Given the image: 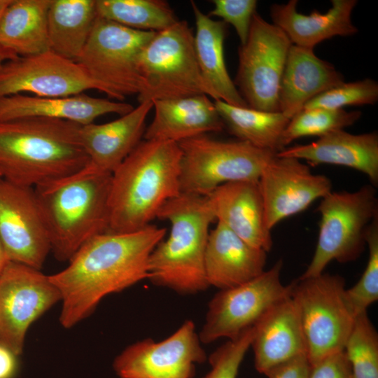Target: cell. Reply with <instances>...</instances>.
<instances>
[{
	"mask_svg": "<svg viewBox=\"0 0 378 378\" xmlns=\"http://www.w3.org/2000/svg\"><path fill=\"white\" fill-rule=\"evenodd\" d=\"M81 125L66 120L26 118L0 122V174L36 188L74 175L87 164Z\"/></svg>",
	"mask_w": 378,
	"mask_h": 378,
	"instance_id": "7a4b0ae2",
	"label": "cell"
},
{
	"mask_svg": "<svg viewBox=\"0 0 378 378\" xmlns=\"http://www.w3.org/2000/svg\"><path fill=\"white\" fill-rule=\"evenodd\" d=\"M61 300L49 275L8 261L0 273V344L20 355L30 325Z\"/></svg>",
	"mask_w": 378,
	"mask_h": 378,
	"instance_id": "4fadbf2b",
	"label": "cell"
},
{
	"mask_svg": "<svg viewBox=\"0 0 378 378\" xmlns=\"http://www.w3.org/2000/svg\"><path fill=\"white\" fill-rule=\"evenodd\" d=\"M0 239L8 261L41 270L51 248L34 188L0 178Z\"/></svg>",
	"mask_w": 378,
	"mask_h": 378,
	"instance_id": "9a60e30c",
	"label": "cell"
},
{
	"mask_svg": "<svg viewBox=\"0 0 378 378\" xmlns=\"http://www.w3.org/2000/svg\"><path fill=\"white\" fill-rule=\"evenodd\" d=\"M316 211L321 214L316 247L300 279L321 274L333 260L345 263L360 255L367 230L378 216L376 188L368 184L354 192L331 191Z\"/></svg>",
	"mask_w": 378,
	"mask_h": 378,
	"instance_id": "ba28073f",
	"label": "cell"
},
{
	"mask_svg": "<svg viewBox=\"0 0 378 378\" xmlns=\"http://www.w3.org/2000/svg\"><path fill=\"white\" fill-rule=\"evenodd\" d=\"M344 351L353 378H378V334L367 312L356 316Z\"/></svg>",
	"mask_w": 378,
	"mask_h": 378,
	"instance_id": "d6a6232c",
	"label": "cell"
},
{
	"mask_svg": "<svg viewBox=\"0 0 378 378\" xmlns=\"http://www.w3.org/2000/svg\"><path fill=\"white\" fill-rule=\"evenodd\" d=\"M343 83L342 74L314 49L292 44L280 83L279 111L290 119L311 99Z\"/></svg>",
	"mask_w": 378,
	"mask_h": 378,
	"instance_id": "cb8c5ba5",
	"label": "cell"
},
{
	"mask_svg": "<svg viewBox=\"0 0 378 378\" xmlns=\"http://www.w3.org/2000/svg\"><path fill=\"white\" fill-rule=\"evenodd\" d=\"M215 220L251 246L269 252L273 244L266 225L258 182L221 185L206 196Z\"/></svg>",
	"mask_w": 378,
	"mask_h": 378,
	"instance_id": "d6986e66",
	"label": "cell"
},
{
	"mask_svg": "<svg viewBox=\"0 0 378 378\" xmlns=\"http://www.w3.org/2000/svg\"><path fill=\"white\" fill-rule=\"evenodd\" d=\"M151 109L153 102H141L113 121L81 125L80 137L88 160L71 177L112 174L144 139L146 120Z\"/></svg>",
	"mask_w": 378,
	"mask_h": 378,
	"instance_id": "ac0fdd59",
	"label": "cell"
},
{
	"mask_svg": "<svg viewBox=\"0 0 378 378\" xmlns=\"http://www.w3.org/2000/svg\"><path fill=\"white\" fill-rule=\"evenodd\" d=\"M309 378H353L344 351L328 356L312 365Z\"/></svg>",
	"mask_w": 378,
	"mask_h": 378,
	"instance_id": "74e56055",
	"label": "cell"
},
{
	"mask_svg": "<svg viewBox=\"0 0 378 378\" xmlns=\"http://www.w3.org/2000/svg\"><path fill=\"white\" fill-rule=\"evenodd\" d=\"M178 144L181 152V192L204 197L227 183L258 182L277 153L246 141H221L206 134Z\"/></svg>",
	"mask_w": 378,
	"mask_h": 378,
	"instance_id": "52a82bcc",
	"label": "cell"
},
{
	"mask_svg": "<svg viewBox=\"0 0 378 378\" xmlns=\"http://www.w3.org/2000/svg\"><path fill=\"white\" fill-rule=\"evenodd\" d=\"M52 0H12L0 20V46L18 56L50 50L48 13Z\"/></svg>",
	"mask_w": 378,
	"mask_h": 378,
	"instance_id": "83f0119b",
	"label": "cell"
},
{
	"mask_svg": "<svg viewBox=\"0 0 378 378\" xmlns=\"http://www.w3.org/2000/svg\"><path fill=\"white\" fill-rule=\"evenodd\" d=\"M281 260L257 277L234 287L219 290L208 304L198 332L202 344L234 339L254 327L277 303L291 295L293 284H283Z\"/></svg>",
	"mask_w": 378,
	"mask_h": 378,
	"instance_id": "8fae6325",
	"label": "cell"
},
{
	"mask_svg": "<svg viewBox=\"0 0 378 378\" xmlns=\"http://www.w3.org/2000/svg\"><path fill=\"white\" fill-rule=\"evenodd\" d=\"M98 17L141 31H160L178 20L162 0H96Z\"/></svg>",
	"mask_w": 378,
	"mask_h": 378,
	"instance_id": "4dcf8cb0",
	"label": "cell"
},
{
	"mask_svg": "<svg viewBox=\"0 0 378 378\" xmlns=\"http://www.w3.org/2000/svg\"><path fill=\"white\" fill-rule=\"evenodd\" d=\"M365 243L368 259L358 281L345 290V298L353 313L357 316L378 300V216L369 225Z\"/></svg>",
	"mask_w": 378,
	"mask_h": 378,
	"instance_id": "836d02e7",
	"label": "cell"
},
{
	"mask_svg": "<svg viewBox=\"0 0 378 378\" xmlns=\"http://www.w3.org/2000/svg\"><path fill=\"white\" fill-rule=\"evenodd\" d=\"M139 103L196 94L218 97L203 78L196 59L194 34L185 20L157 31L137 59Z\"/></svg>",
	"mask_w": 378,
	"mask_h": 378,
	"instance_id": "8992f818",
	"label": "cell"
},
{
	"mask_svg": "<svg viewBox=\"0 0 378 378\" xmlns=\"http://www.w3.org/2000/svg\"><path fill=\"white\" fill-rule=\"evenodd\" d=\"M276 155L306 160L312 166L330 164L344 166L365 174L370 184H378V134H352L340 130L308 144L285 148Z\"/></svg>",
	"mask_w": 378,
	"mask_h": 378,
	"instance_id": "7402d4cb",
	"label": "cell"
},
{
	"mask_svg": "<svg viewBox=\"0 0 378 378\" xmlns=\"http://www.w3.org/2000/svg\"><path fill=\"white\" fill-rule=\"evenodd\" d=\"M267 252L255 248L217 222L209 231L204 269L209 286L219 290L246 283L265 271Z\"/></svg>",
	"mask_w": 378,
	"mask_h": 378,
	"instance_id": "44dd1931",
	"label": "cell"
},
{
	"mask_svg": "<svg viewBox=\"0 0 378 378\" xmlns=\"http://www.w3.org/2000/svg\"><path fill=\"white\" fill-rule=\"evenodd\" d=\"M214 102L225 127L238 140L276 153L284 148L282 135L290 119L282 113L238 107L220 99Z\"/></svg>",
	"mask_w": 378,
	"mask_h": 378,
	"instance_id": "f546056e",
	"label": "cell"
},
{
	"mask_svg": "<svg viewBox=\"0 0 378 378\" xmlns=\"http://www.w3.org/2000/svg\"><path fill=\"white\" fill-rule=\"evenodd\" d=\"M157 218L168 221L170 231L150 253L148 279L182 295L206 290L205 253L216 220L207 197L181 192L164 203Z\"/></svg>",
	"mask_w": 378,
	"mask_h": 378,
	"instance_id": "277c9868",
	"label": "cell"
},
{
	"mask_svg": "<svg viewBox=\"0 0 378 378\" xmlns=\"http://www.w3.org/2000/svg\"><path fill=\"white\" fill-rule=\"evenodd\" d=\"M253 333V327L217 348L209 357L211 369L203 378H237Z\"/></svg>",
	"mask_w": 378,
	"mask_h": 378,
	"instance_id": "d590c367",
	"label": "cell"
},
{
	"mask_svg": "<svg viewBox=\"0 0 378 378\" xmlns=\"http://www.w3.org/2000/svg\"><path fill=\"white\" fill-rule=\"evenodd\" d=\"M8 260L6 257L5 252L0 239V273L3 270Z\"/></svg>",
	"mask_w": 378,
	"mask_h": 378,
	"instance_id": "b9f144b4",
	"label": "cell"
},
{
	"mask_svg": "<svg viewBox=\"0 0 378 378\" xmlns=\"http://www.w3.org/2000/svg\"><path fill=\"white\" fill-rule=\"evenodd\" d=\"M97 17L96 0H52L48 13L50 50L75 61Z\"/></svg>",
	"mask_w": 378,
	"mask_h": 378,
	"instance_id": "f1b7e54d",
	"label": "cell"
},
{
	"mask_svg": "<svg viewBox=\"0 0 378 378\" xmlns=\"http://www.w3.org/2000/svg\"><path fill=\"white\" fill-rule=\"evenodd\" d=\"M134 107L122 102L97 98L85 93L64 97H48L17 94L0 97V122L26 118H46L92 123L97 118L116 113L120 115Z\"/></svg>",
	"mask_w": 378,
	"mask_h": 378,
	"instance_id": "ffe728a7",
	"label": "cell"
},
{
	"mask_svg": "<svg viewBox=\"0 0 378 378\" xmlns=\"http://www.w3.org/2000/svg\"><path fill=\"white\" fill-rule=\"evenodd\" d=\"M214 7L208 14L209 17L221 18L225 23L234 28L241 45L248 38L249 29L258 1L255 0H213Z\"/></svg>",
	"mask_w": 378,
	"mask_h": 378,
	"instance_id": "8d00e7d4",
	"label": "cell"
},
{
	"mask_svg": "<svg viewBox=\"0 0 378 378\" xmlns=\"http://www.w3.org/2000/svg\"><path fill=\"white\" fill-rule=\"evenodd\" d=\"M178 144L143 139L112 173L107 232L139 230L181 193Z\"/></svg>",
	"mask_w": 378,
	"mask_h": 378,
	"instance_id": "3957f363",
	"label": "cell"
},
{
	"mask_svg": "<svg viewBox=\"0 0 378 378\" xmlns=\"http://www.w3.org/2000/svg\"><path fill=\"white\" fill-rule=\"evenodd\" d=\"M378 99V84L365 78L331 88L311 99L303 108L341 109L345 106L374 104Z\"/></svg>",
	"mask_w": 378,
	"mask_h": 378,
	"instance_id": "e575fe53",
	"label": "cell"
},
{
	"mask_svg": "<svg viewBox=\"0 0 378 378\" xmlns=\"http://www.w3.org/2000/svg\"><path fill=\"white\" fill-rule=\"evenodd\" d=\"M0 178H1V174H0Z\"/></svg>",
	"mask_w": 378,
	"mask_h": 378,
	"instance_id": "ee69618b",
	"label": "cell"
},
{
	"mask_svg": "<svg viewBox=\"0 0 378 378\" xmlns=\"http://www.w3.org/2000/svg\"><path fill=\"white\" fill-rule=\"evenodd\" d=\"M18 55L9 49L0 46V67L6 62L17 57Z\"/></svg>",
	"mask_w": 378,
	"mask_h": 378,
	"instance_id": "60d3db41",
	"label": "cell"
},
{
	"mask_svg": "<svg viewBox=\"0 0 378 378\" xmlns=\"http://www.w3.org/2000/svg\"><path fill=\"white\" fill-rule=\"evenodd\" d=\"M258 184L270 230L332 191L326 176L312 173L308 164L298 159L276 155L263 169Z\"/></svg>",
	"mask_w": 378,
	"mask_h": 378,
	"instance_id": "e0dca14e",
	"label": "cell"
},
{
	"mask_svg": "<svg viewBox=\"0 0 378 378\" xmlns=\"http://www.w3.org/2000/svg\"><path fill=\"white\" fill-rule=\"evenodd\" d=\"M166 232L150 224L132 232L99 234L77 251L65 269L49 275L61 294L62 326L72 328L108 295L148 279L149 257Z\"/></svg>",
	"mask_w": 378,
	"mask_h": 378,
	"instance_id": "6da1fadb",
	"label": "cell"
},
{
	"mask_svg": "<svg viewBox=\"0 0 378 378\" xmlns=\"http://www.w3.org/2000/svg\"><path fill=\"white\" fill-rule=\"evenodd\" d=\"M195 22L194 48L201 74L218 100L238 107H248L230 78L224 57L227 24L214 20L190 1Z\"/></svg>",
	"mask_w": 378,
	"mask_h": 378,
	"instance_id": "4316f807",
	"label": "cell"
},
{
	"mask_svg": "<svg viewBox=\"0 0 378 378\" xmlns=\"http://www.w3.org/2000/svg\"><path fill=\"white\" fill-rule=\"evenodd\" d=\"M16 356L0 344V378H12L17 369Z\"/></svg>",
	"mask_w": 378,
	"mask_h": 378,
	"instance_id": "ab89813d",
	"label": "cell"
},
{
	"mask_svg": "<svg viewBox=\"0 0 378 378\" xmlns=\"http://www.w3.org/2000/svg\"><path fill=\"white\" fill-rule=\"evenodd\" d=\"M153 118L146 127L144 139L183 140L225 127L214 102L206 94L153 101Z\"/></svg>",
	"mask_w": 378,
	"mask_h": 378,
	"instance_id": "603a6c76",
	"label": "cell"
},
{
	"mask_svg": "<svg viewBox=\"0 0 378 378\" xmlns=\"http://www.w3.org/2000/svg\"><path fill=\"white\" fill-rule=\"evenodd\" d=\"M104 89L76 62L53 51L18 56L0 67V97L30 93L38 97H64Z\"/></svg>",
	"mask_w": 378,
	"mask_h": 378,
	"instance_id": "2e32d148",
	"label": "cell"
},
{
	"mask_svg": "<svg viewBox=\"0 0 378 378\" xmlns=\"http://www.w3.org/2000/svg\"><path fill=\"white\" fill-rule=\"evenodd\" d=\"M326 13L313 11L304 15L297 10L298 1L274 4L270 7L273 24L281 29L293 45L314 49L324 40L336 36H347L358 32L351 22L356 0H332Z\"/></svg>",
	"mask_w": 378,
	"mask_h": 378,
	"instance_id": "484cf974",
	"label": "cell"
},
{
	"mask_svg": "<svg viewBox=\"0 0 378 378\" xmlns=\"http://www.w3.org/2000/svg\"><path fill=\"white\" fill-rule=\"evenodd\" d=\"M361 116L358 111L322 108H303L289 120L283 135L285 148L294 140L307 136H323L354 125Z\"/></svg>",
	"mask_w": 378,
	"mask_h": 378,
	"instance_id": "1f68e13d",
	"label": "cell"
},
{
	"mask_svg": "<svg viewBox=\"0 0 378 378\" xmlns=\"http://www.w3.org/2000/svg\"><path fill=\"white\" fill-rule=\"evenodd\" d=\"M251 346L255 368L265 374L274 366L306 354L307 346L291 295L274 305L253 327Z\"/></svg>",
	"mask_w": 378,
	"mask_h": 378,
	"instance_id": "d4e9b609",
	"label": "cell"
},
{
	"mask_svg": "<svg viewBox=\"0 0 378 378\" xmlns=\"http://www.w3.org/2000/svg\"><path fill=\"white\" fill-rule=\"evenodd\" d=\"M292 284L291 297L299 313L312 365L344 351L356 316L345 298L344 279L323 272L299 278Z\"/></svg>",
	"mask_w": 378,
	"mask_h": 378,
	"instance_id": "9c48e42d",
	"label": "cell"
},
{
	"mask_svg": "<svg viewBox=\"0 0 378 378\" xmlns=\"http://www.w3.org/2000/svg\"><path fill=\"white\" fill-rule=\"evenodd\" d=\"M156 32L130 29L97 16L75 62L108 97L122 102L140 92L138 57Z\"/></svg>",
	"mask_w": 378,
	"mask_h": 378,
	"instance_id": "30bf717a",
	"label": "cell"
},
{
	"mask_svg": "<svg viewBox=\"0 0 378 378\" xmlns=\"http://www.w3.org/2000/svg\"><path fill=\"white\" fill-rule=\"evenodd\" d=\"M12 0H0V20L2 14L7 7V6L11 2Z\"/></svg>",
	"mask_w": 378,
	"mask_h": 378,
	"instance_id": "7bdbcfd3",
	"label": "cell"
},
{
	"mask_svg": "<svg viewBox=\"0 0 378 378\" xmlns=\"http://www.w3.org/2000/svg\"><path fill=\"white\" fill-rule=\"evenodd\" d=\"M111 174L67 177L34 188L51 251L69 261L94 237L108 229Z\"/></svg>",
	"mask_w": 378,
	"mask_h": 378,
	"instance_id": "5b68a950",
	"label": "cell"
},
{
	"mask_svg": "<svg viewBox=\"0 0 378 378\" xmlns=\"http://www.w3.org/2000/svg\"><path fill=\"white\" fill-rule=\"evenodd\" d=\"M312 366L307 355L302 354L274 366L264 374L267 378H309Z\"/></svg>",
	"mask_w": 378,
	"mask_h": 378,
	"instance_id": "f35d334b",
	"label": "cell"
},
{
	"mask_svg": "<svg viewBox=\"0 0 378 378\" xmlns=\"http://www.w3.org/2000/svg\"><path fill=\"white\" fill-rule=\"evenodd\" d=\"M291 45L281 29L254 14L247 41L238 50L234 81L248 108L280 112V83Z\"/></svg>",
	"mask_w": 378,
	"mask_h": 378,
	"instance_id": "7c38bea8",
	"label": "cell"
},
{
	"mask_svg": "<svg viewBox=\"0 0 378 378\" xmlns=\"http://www.w3.org/2000/svg\"><path fill=\"white\" fill-rule=\"evenodd\" d=\"M195 323L186 320L162 340L146 338L127 346L113 368L118 378H192L196 365L207 359Z\"/></svg>",
	"mask_w": 378,
	"mask_h": 378,
	"instance_id": "5bb4252c",
	"label": "cell"
}]
</instances>
